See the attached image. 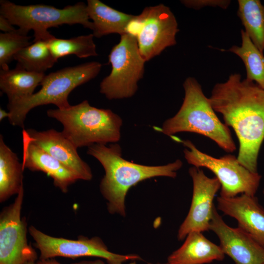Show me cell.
<instances>
[{
  "label": "cell",
  "mask_w": 264,
  "mask_h": 264,
  "mask_svg": "<svg viewBox=\"0 0 264 264\" xmlns=\"http://www.w3.org/2000/svg\"><path fill=\"white\" fill-rule=\"evenodd\" d=\"M209 99L214 110L222 115L225 124L236 134L238 160L257 173L259 153L264 140V89L236 73L226 81L215 84Z\"/></svg>",
  "instance_id": "obj_1"
},
{
  "label": "cell",
  "mask_w": 264,
  "mask_h": 264,
  "mask_svg": "<svg viewBox=\"0 0 264 264\" xmlns=\"http://www.w3.org/2000/svg\"><path fill=\"white\" fill-rule=\"evenodd\" d=\"M87 154L98 160L105 170L100 190L107 201L108 211L123 217L126 215V196L132 187L154 177L175 178L183 165L180 159L159 166L135 163L122 157L121 148L117 143L109 146L92 145L88 147Z\"/></svg>",
  "instance_id": "obj_2"
},
{
  "label": "cell",
  "mask_w": 264,
  "mask_h": 264,
  "mask_svg": "<svg viewBox=\"0 0 264 264\" xmlns=\"http://www.w3.org/2000/svg\"><path fill=\"white\" fill-rule=\"evenodd\" d=\"M183 87L182 104L174 116L164 121L160 132L168 136L181 132L197 133L212 140L225 152L235 151L236 146L228 126L217 117L196 79L187 77Z\"/></svg>",
  "instance_id": "obj_3"
},
{
  "label": "cell",
  "mask_w": 264,
  "mask_h": 264,
  "mask_svg": "<svg viewBox=\"0 0 264 264\" xmlns=\"http://www.w3.org/2000/svg\"><path fill=\"white\" fill-rule=\"evenodd\" d=\"M46 113L63 125L62 132L77 149L116 143L120 140V116L110 109L93 107L87 100L66 109L48 110Z\"/></svg>",
  "instance_id": "obj_4"
},
{
  "label": "cell",
  "mask_w": 264,
  "mask_h": 264,
  "mask_svg": "<svg viewBox=\"0 0 264 264\" xmlns=\"http://www.w3.org/2000/svg\"><path fill=\"white\" fill-rule=\"evenodd\" d=\"M102 64L90 62L73 66L62 68L45 75L40 85L41 88L32 95L8 102V120L15 126L24 128L28 113L36 107L48 104L57 109H66L70 107L68 97L77 87L95 78L99 73Z\"/></svg>",
  "instance_id": "obj_5"
},
{
  "label": "cell",
  "mask_w": 264,
  "mask_h": 264,
  "mask_svg": "<svg viewBox=\"0 0 264 264\" xmlns=\"http://www.w3.org/2000/svg\"><path fill=\"white\" fill-rule=\"evenodd\" d=\"M0 15L13 25H17L18 30L22 34L27 35L29 31H33V42L51 39L55 36L47 29L63 24H80L91 30L93 27L88 14L87 4L83 2L59 9L44 4L17 5L7 0H1Z\"/></svg>",
  "instance_id": "obj_6"
},
{
  "label": "cell",
  "mask_w": 264,
  "mask_h": 264,
  "mask_svg": "<svg viewBox=\"0 0 264 264\" xmlns=\"http://www.w3.org/2000/svg\"><path fill=\"white\" fill-rule=\"evenodd\" d=\"M108 57L111 70L101 82L100 92L109 100L132 97L143 77L146 62L140 53L136 38L128 34L121 35Z\"/></svg>",
  "instance_id": "obj_7"
},
{
  "label": "cell",
  "mask_w": 264,
  "mask_h": 264,
  "mask_svg": "<svg viewBox=\"0 0 264 264\" xmlns=\"http://www.w3.org/2000/svg\"><path fill=\"white\" fill-rule=\"evenodd\" d=\"M182 142L187 147L183 152L189 164L207 168L215 174L221 185L220 196L233 198L239 194L255 196L262 177L258 172L248 170L233 155L217 158L201 152L189 140Z\"/></svg>",
  "instance_id": "obj_8"
},
{
  "label": "cell",
  "mask_w": 264,
  "mask_h": 264,
  "mask_svg": "<svg viewBox=\"0 0 264 264\" xmlns=\"http://www.w3.org/2000/svg\"><path fill=\"white\" fill-rule=\"evenodd\" d=\"M29 232L35 241V246L40 252V260L56 257L75 259L82 257H95L105 259L108 264H122L127 261L142 260L136 254L122 255L110 252L99 237L88 238L80 236L77 240L52 237L34 226Z\"/></svg>",
  "instance_id": "obj_9"
},
{
  "label": "cell",
  "mask_w": 264,
  "mask_h": 264,
  "mask_svg": "<svg viewBox=\"0 0 264 264\" xmlns=\"http://www.w3.org/2000/svg\"><path fill=\"white\" fill-rule=\"evenodd\" d=\"M138 17L141 27L136 39L140 53L146 62L176 44L178 23L169 7L163 4L148 6Z\"/></svg>",
  "instance_id": "obj_10"
},
{
  "label": "cell",
  "mask_w": 264,
  "mask_h": 264,
  "mask_svg": "<svg viewBox=\"0 0 264 264\" xmlns=\"http://www.w3.org/2000/svg\"><path fill=\"white\" fill-rule=\"evenodd\" d=\"M22 187L14 200L0 215V264H25L37 259L28 243L27 225L21 216L23 198Z\"/></svg>",
  "instance_id": "obj_11"
},
{
  "label": "cell",
  "mask_w": 264,
  "mask_h": 264,
  "mask_svg": "<svg viewBox=\"0 0 264 264\" xmlns=\"http://www.w3.org/2000/svg\"><path fill=\"white\" fill-rule=\"evenodd\" d=\"M193 184V196L189 212L177 233L179 240L184 239L192 232L210 230V224L215 207L214 198L221 185L216 177L210 178L199 168L189 169Z\"/></svg>",
  "instance_id": "obj_12"
},
{
  "label": "cell",
  "mask_w": 264,
  "mask_h": 264,
  "mask_svg": "<svg viewBox=\"0 0 264 264\" xmlns=\"http://www.w3.org/2000/svg\"><path fill=\"white\" fill-rule=\"evenodd\" d=\"M210 230L218 236L221 249L235 264H264V247L239 227L228 226L215 207Z\"/></svg>",
  "instance_id": "obj_13"
},
{
  "label": "cell",
  "mask_w": 264,
  "mask_h": 264,
  "mask_svg": "<svg viewBox=\"0 0 264 264\" xmlns=\"http://www.w3.org/2000/svg\"><path fill=\"white\" fill-rule=\"evenodd\" d=\"M22 137L39 147L70 170L78 180H90L92 173L89 165L79 156L77 149L62 132L54 129L38 131L23 129Z\"/></svg>",
  "instance_id": "obj_14"
},
{
  "label": "cell",
  "mask_w": 264,
  "mask_h": 264,
  "mask_svg": "<svg viewBox=\"0 0 264 264\" xmlns=\"http://www.w3.org/2000/svg\"><path fill=\"white\" fill-rule=\"evenodd\" d=\"M218 209L235 219L238 227L264 247V208L257 198L245 194L233 198H217Z\"/></svg>",
  "instance_id": "obj_15"
},
{
  "label": "cell",
  "mask_w": 264,
  "mask_h": 264,
  "mask_svg": "<svg viewBox=\"0 0 264 264\" xmlns=\"http://www.w3.org/2000/svg\"><path fill=\"white\" fill-rule=\"evenodd\" d=\"M23 169L41 171L51 177L54 185L63 193H66L68 187L78 180L68 168L44 150L22 137Z\"/></svg>",
  "instance_id": "obj_16"
},
{
  "label": "cell",
  "mask_w": 264,
  "mask_h": 264,
  "mask_svg": "<svg viewBox=\"0 0 264 264\" xmlns=\"http://www.w3.org/2000/svg\"><path fill=\"white\" fill-rule=\"evenodd\" d=\"M225 254L199 232L190 233L182 245L167 258L168 264H205L222 261Z\"/></svg>",
  "instance_id": "obj_17"
},
{
  "label": "cell",
  "mask_w": 264,
  "mask_h": 264,
  "mask_svg": "<svg viewBox=\"0 0 264 264\" xmlns=\"http://www.w3.org/2000/svg\"><path fill=\"white\" fill-rule=\"evenodd\" d=\"M87 9L92 23V34L101 38L110 34H126V27L134 15L115 9L99 0H88Z\"/></svg>",
  "instance_id": "obj_18"
},
{
  "label": "cell",
  "mask_w": 264,
  "mask_h": 264,
  "mask_svg": "<svg viewBox=\"0 0 264 264\" xmlns=\"http://www.w3.org/2000/svg\"><path fill=\"white\" fill-rule=\"evenodd\" d=\"M45 76L17 66L11 69H0V89L7 95L8 102L25 98L34 93Z\"/></svg>",
  "instance_id": "obj_19"
},
{
  "label": "cell",
  "mask_w": 264,
  "mask_h": 264,
  "mask_svg": "<svg viewBox=\"0 0 264 264\" xmlns=\"http://www.w3.org/2000/svg\"><path fill=\"white\" fill-rule=\"evenodd\" d=\"M22 163L0 135V201L18 194L23 187Z\"/></svg>",
  "instance_id": "obj_20"
},
{
  "label": "cell",
  "mask_w": 264,
  "mask_h": 264,
  "mask_svg": "<svg viewBox=\"0 0 264 264\" xmlns=\"http://www.w3.org/2000/svg\"><path fill=\"white\" fill-rule=\"evenodd\" d=\"M237 14L254 45L264 51V5L259 0H239Z\"/></svg>",
  "instance_id": "obj_21"
},
{
  "label": "cell",
  "mask_w": 264,
  "mask_h": 264,
  "mask_svg": "<svg viewBox=\"0 0 264 264\" xmlns=\"http://www.w3.org/2000/svg\"><path fill=\"white\" fill-rule=\"evenodd\" d=\"M242 43L227 50L238 56L244 64L246 79L264 89V55L252 43L244 30L241 31Z\"/></svg>",
  "instance_id": "obj_22"
},
{
  "label": "cell",
  "mask_w": 264,
  "mask_h": 264,
  "mask_svg": "<svg viewBox=\"0 0 264 264\" xmlns=\"http://www.w3.org/2000/svg\"><path fill=\"white\" fill-rule=\"evenodd\" d=\"M17 66L27 71L44 73L57 62L52 54L47 41L33 42L21 49L13 57Z\"/></svg>",
  "instance_id": "obj_23"
},
{
  "label": "cell",
  "mask_w": 264,
  "mask_h": 264,
  "mask_svg": "<svg viewBox=\"0 0 264 264\" xmlns=\"http://www.w3.org/2000/svg\"><path fill=\"white\" fill-rule=\"evenodd\" d=\"M94 37L92 34L68 39L54 37L48 40L47 44L52 54L57 60L69 55H75L79 58H86L98 55Z\"/></svg>",
  "instance_id": "obj_24"
},
{
  "label": "cell",
  "mask_w": 264,
  "mask_h": 264,
  "mask_svg": "<svg viewBox=\"0 0 264 264\" xmlns=\"http://www.w3.org/2000/svg\"><path fill=\"white\" fill-rule=\"evenodd\" d=\"M31 37L21 33L18 29L9 33L0 34V69H9L8 64L15 55L21 49L30 45Z\"/></svg>",
  "instance_id": "obj_25"
},
{
  "label": "cell",
  "mask_w": 264,
  "mask_h": 264,
  "mask_svg": "<svg viewBox=\"0 0 264 264\" xmlns=\"http://www.w3.org/2000/svg\"><path fill=\"white\" fill-rule=\"evenodd\" d=\"M181 2L186 7L198 10L205 7L227 9L231 3L230 0H183Z\"/></svg>",
  "instance_id": "obj_26"
},
{
  "label": "cell",
  "mask_w": 264,
  "mask_h": 264,
  "mask_svg": "<svg viewBox=\"0 0 264 264\" xmlns=\"http://www.w3.org/2000/svg\"><path fill=\"white\" fill-rule=\"evenodd\" d=\"M37 264H61L54 258L45 260H39ZM72 264H105V263L99 259L94 261H83Z\"/></svg>",
  "instance_id": "obj_27"
},
{
  "label": "cell",
  "mask_w": 264,
  "mask_h": 264,
  "mask_svg": "<svg viewBox=\"0 0 264 264\" xmlns=\"http://www.w3.org/2000/svg\"><path fill=\"white\" fill-rule=\"evenodd\" d=\"M0 30L3 33H9L15 31L17 29L7 18L0 15Z\"/></svg>",
  "instance_id": "obj_28"
},
{
  "label": "cell",
  "mask_w": 264,
  "mask_h": 264,
  "mask_svg": "<svg viewBox=\"0 0 264 264\" xmlns=\"http://www.w3.org/2000/svg\"><path fill=\"white\" fill-rule=\"evenodd\" d=\"M9 116V113L8 111H6L4 110L0 109V121H1L5 118L7 117L8 118Z\"/></svg>",
  "instance_id": "obj_29"
},
{
  "label": "cell",
  "mask_w": 264,
  "mask_h": 264,
  "mask_svg": "<svg viewBox=\"0 0 264 264\" xmlns=\"http://www.w3.org/2000/svg\"><path fill=\"white\" fill-rule=\"evenodd\" d=\"M35 262H36V260H31L28 261L25 264H37V263H36Z\"/></svg>",
  "instance_id": "obj_30"
},
{
  "label": "cell",
  "mask_w": 264,
  "mask_h": 264,
  "mask_svg": "<svg viewBox=\"0 0 264 264\" xmlns=\"http://www.w3.org/2000/svg\"><path fill=\"white\" fill-rule=\"evenodd\" d=\"M128 264H137L136 262L135 261H133V262Z\"/></svg>",
  "instance_id": "obj_31"
},
{
  "label": "cell",
  "mask_w": 264,
  "mask_h": 264,
  "mask_svg": "<svg viewBox=\"0 0 264 264\" xmlns=\"http://www.w3.org/2000/svg\"><path fill=\"white\" fill-rule=\"evenodd\" d=\"M148 264H151V263H148ZM156 264H168L167 263L166 264H160V263H157Z\"/></svg>",
  "instance_id": "obj_32"
},
{
  "label": "cell",
  "mask_w": 264,
  "mask_h": 264,
  "mask_svg": "<svg viewBox=\"0 0 264 264\" xmlns=\"http://www.w3.org/2000/svg\"><path fill=\"white\" fill-rule=\"evenodd\" d=\"M263 194H264V190H263Z\"/></svg>",
  "instance_id": "obj_33"
},
{
  "label": "cell",
  "mask_w": 264,
  "mask_h": 264,
  "mask_svg": "<svg viewBox=\"0 0 264 264\" xmlns=\"http://www.w3.org/2000/svg\"></svg>",
  "instance_id": "obj_34"
}]
</instances>
